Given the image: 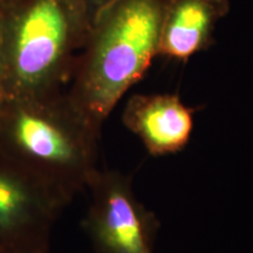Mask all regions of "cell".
Returning <instances> with one entry per match:
<instances>
[{
	"mask_svg": "<svg viewBox=\"0 0 253 253\" xmlns=\"http://www.w3.org/2000/svg\"><path fill=\"white\" fill-rule=\"evenodd\" d=\"M100 135L67 93L0 100V151L69 201L99 171Z\"/></svg>",
	"mask_w": 253,
	"mask_h": 253,
	"instance_id": "1",
	"label": "cell"
},
{
	"mask_svg": "<svg viewBox=\"0 0 253 253\" xmlns=\"http://www.w3.org/2000/svg\"><path fill=\"white\" fill-rule=\"evenodd\" d=\"M164 1L119 0L88 37L67 95L97 128L158 56Z\"/></svg>",
	"mask_w": 253,
	"mask_h": 253,
	"instance_id": "2",
	"label": "cell"
},
{
	"mask_svg": "<svg viewBox=\"0 0 253 253\" xmlns=\"http://www.w3.org/2000/svg\"><path fill=\"white\" fill-rule=\"evenodd\" d=\"M88 37L71 0H12L0 8V100L61 91Z\"/></svg>",
	"mask_w": 253,
	"mask_h": 253,
	"instance_id": "3",
	"label": "cell"
},
{
	"mask_svg": "<svg viewBox=\"0 0 253 253\" xmlns=\"http://www.w3.org/2000/svg\"><path fill=\"white\" fill-rule=\"evenodd\" d=\"M69 202L0 151V253H48L53 226Z\"/></svg>",
	"mask_w": 253,
	"mask_h": 253,
	"instance_id": "4",
	"label": "cell"
},
{
	"mask_svg": "<svg viewBox=\"0 0 253 253\" xmlns=\"http://www.w3.org/2000/svg\"><path fill=\"white\" fill-rule=\"evenodd\" d=\"M88 190L84 229L96 253H154L160 224L136 196L132 181L115 170H99Z\"/></svg>",
	"mask_w": 253,
	"mask_h": 253,
	"instance_id": "5",
	"label": "cell"
},
{
	"mask_svg": "<svg viewBox=\"0 0 253 253\" xmlns=\"http://www.w3.org/2000/svg\"><path fill=\"white\" fill-rule=\"evenodd\" d=\"M195 110L175 94H135L126 101L122 121L151 156L179 153L194 130Z\"/></svg>",
	"mask_w": 253,
	"mask_h": 253,
	"instance_id": "6",
	"label": "cell"
},
{
	"mask_svg": "<svg viewBox=\"0 0 253 253\" xmlns=\"http://www.w3.org/2000/svg\"><path fill=\"white\" fill-rule=\"evenodd\" d=\"M230 0H166L158 56L188 61L209 48L217 24L230 12Z\"/></svg>",
	"mask_w": 253,
	"mask_h": 253,
	"instance_id": "7",
	"label": "cell"
},
{
	"mask_svg": "<svg viewBox=\"0 0 253 253\" xmlns=\"http://www.w3.org/2000/svg\"><path fill=\"white\" fill-rule=\"evenodd\" d=\"M118 1L119 0H71L89 34Z\"/></svg>",
	"mask_w": 253,
	"mask_h": 253,
	"instance_id": "8",
	"label": "cell"
},
{
	"mask_svg": "<svg viewBox=\"0 0 253 253\" xmlns=\"http://www.w3.org/2000/svg\"><path fill=\"white\" fill-rule=\"evenodd\" d=\"M11 1L12 0H0V8H2L5 5H7L8 2H11Z\"/></svg>",
	"mask_w": 253,
	"mask_h": 253,
	"instance_id": "9",
	"label": "cell"
}]
</instances>
